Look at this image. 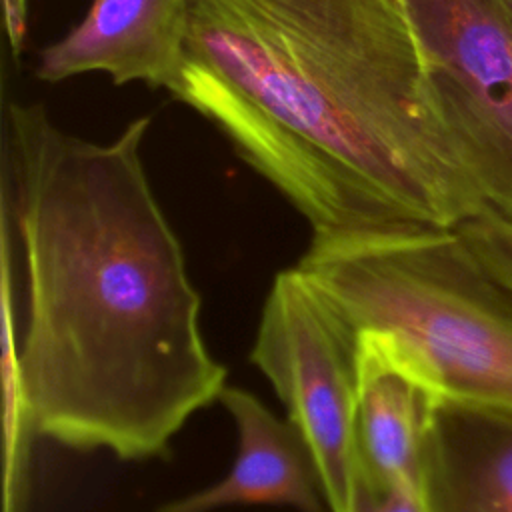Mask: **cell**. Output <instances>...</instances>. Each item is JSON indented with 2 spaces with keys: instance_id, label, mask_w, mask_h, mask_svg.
Here are the masks:
<instances>
[{
  "instance_id": "obj_2",
  "label": "cell",
  "mask_w": 512,
  "mask_h": 512,
  "mask_svg": "<svg viewBox=\"0 0 512 512\" xmlns=\"http://www.w3.org/2000/svg\"><path fill=\"white\" fill-rule=\"evenodd\" d=\"M172 98L318 232L486 212L402 0H192Z\"/></svg>"
},
{
  "instance_id": "obj_1",
  "label": "cell",
  "mask_w": 512,
  "mask_h": 512,
  "mask_svg": "<svg viewBox=\"0 0 512 512\" xmlns=\"http://www.w3.org/2000/svg\"><path fill=\"white\" fill-rule=\"evenodd\" d=\"M148 128L140 116L92 142L40 104L10 102L2 134L0 216L22 256L18 348L36 436L120 460L166 456L226 386L144 168Z\"/></svg>"
},
{
  "instance_id": "obj_11",
  "label": "cell",
  "mask_w": 512,
  "mask_h": 512,
  "mask_svg": "<svg viewBox=\"0 0 512 512\" xmlns=\"http://www.w3.org/2000/svg\"><path fill=\"white\" fill-rule=\"evenodd\" d=\"M456 228L480 262L512 290V220L484 212Z\"/></svg>"
},
{
  "instance_id": "obj_7",
  "label": "cell",
  "mask_w": 512,
  "mask_h": 512,
  "mask_svg": "<svg viewBox=\"0 0 512 512\" xmlns=\"http://www.w3.org/2000/svg\"><path fill=\"white\" fill-rule=\"evenodd\" d=\"M218 402L234 420L238 452L224 478L168 500L156 512H214L228 506H290L330 512L314 454L292 420H280L252 392L224 386Z\"/></svg>"
},
{
  "instance_id": "obj_8",
  "label": "cell",
  "mask_w": 512,
  "mask_h": 512,
  "mask_svg": "<svg viewBox=\"0 0 512 512\" xmlns=\"http://www.w3.org/2000/svg\"><path fill=\"white\" fill-rule=\"evenodd\" d=\"M418 490L422 512H512V416L434 402Z\"/></svg>"
},
{
  "instance_id": "obj_4",
  "label": "cell",
  "mask_w": 512,
  "mask_h": 512,
  "mask_svg": "<svg viewBox=\"0 0 512 512\" xmlns=\"http://www.w3.org/2000/svg\"><path fill=\"white\" fill-rule=\"evenodd\" d=\"M250 362L306 438L330 512H350L356 484V336L296 266L276 274Z\"/></svg>"
},
{
  "instance_id": "obj_9",
  "label": "cell",
  "mask_w": 512,
  "mask_h": 512,
  "mask_svg": "<svg viewBox=\"0 0 512 512\" xmlns=\"http://www.w3.org/2000/svg\"><path fill=\"white\" fill-rule=\"evenodd\" d=\"M356 472L374 488L418 486L434 398L376 344L356 338Z\"/></svg>"
},
{
  "instance_id": "obj_13",
  "label": "cell",
  "mask_w": 512,
  "mask_h": 512,
  "mask_svg": "<svg viewBox=\"0 0 512 512\" xmlns=\"http://www.w3.org/2000/svg\"><path fill=\"white\" fill-rule=\"evenodd\" d=\"M6 38L14 58L22 52L28 34V0H2Z\"/></svg>"
},
{
  "instance_id": "obj_6",
  "label": "cell",
  "mask_w": 512,
  "mask_h": 512,
  "mask_svg": "<svg viewBox=\"0 0 512 512\" xmlns=\"http://www.w3.org/2000/svg\"><path fill=\"white\" fill-rule=\"evenodd\" d=\"M192 0H92L84 18L42 48L36 78L62 82L104 72L114 84L172 90L188 36Z\"/></svg>"
},
{
  "instance_id": "obj_14",
  "label": "cell",
  "mask_w": 512,
  "mask_h": 512,
  "mask_svg": "<svg viewBox=\"0 0 512 512\" xmlns=\"http://www.w3.org/2000/svg\"><path fill=\"white\" fill-rule=\"evenodd\" d=\"M502 2V6H504V10H506V14H508V18H510V22H512V0H500Z\"/></svg>"
},
{
  "instance_id": "obj_3",
  "label": "cell",
  "mask_w": 512,
  "mask_h": 512,
  "mask_svg": "<svg viewBox=\"0 0 512 512\" xmlns=\"http://www.w3.org/2000/svg\"><path fill=\"white\" fill-rule=\"evenodd\" d=\"M296 270L436 402L512 416V290L458 228L318 232Z\"/></svg>"
},
{
  "instance_id": "obj_5",
  "label": "cell",
  "mask_w": 512,
  "mask_h": 512,
  "mask_svg": "<svg viewBox=\"0 0 512 512\" xmlns=\"http://www.w3.org/2000/svg\"><path fill=\"white\" fill-rule=\"evenodd\" d=\"M486 212L512 220V22L500 0H402Z\"/></svg>"
},
{
  "instance_id": "obj_10",
  "label": "cell",
  "mask_w": 512,
  "mask_h": 512,
  "mask_svg": "<svg viewBox=\"0 0 512 512\" xmlns=\"http://www.w3.org/2000/svg\"><path fill=\"white\" fill-rule=\"evenodd\" d=\"M14 236L0 218V378H2V512H26L30 452L36 436L22 380L16 300Z\"/></svg>"
},
{
  "instance_id": "obj_12",
  "label": "cell",
  "mask_w": 512,
  "mask_h": 512,
  "mask_svg": "<svg viewBox=\"0 0 512 512\" xmlns=\"http://www.w3.org/2000/svg\"><path fill=\"white\" fill-rule=\"evenodd\" d=\"M350 512H422L416 484L374 488L358 472Z\"/></svg>"
}]
</instances>
